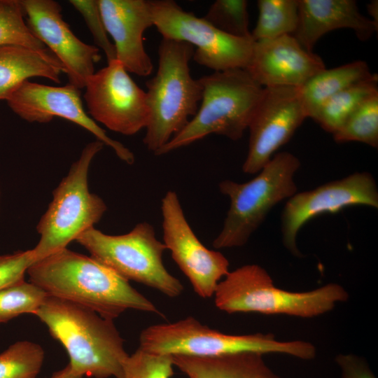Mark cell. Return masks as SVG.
I'll list each match as a JSON object with an SVG mask.
<instances>
[{"mask_svg":"<svg viewBox=\"0 0 378 378\" xmlns=\"http://www.w3.org/2000/svg\"><path fill=\"white\" fill-rule=\"evenodd\" d=\"M29 281L52 295L113 320L127 309L162 315L128 281L92 257L65 248L33 262Z\"/></svg>","mask_w":378,"mask_h":378,"instance_id":"1","label":"cell"},{"mask_svg":"<svg viewBox=\"0 0 378 378\" xmlns=\"http://www.w3.org/2000/svg\"><path fill=\"white\" fill-rule=\"evenodd\" d=\"M34 314L64 346L73 370L89 377L124 378L129 355L113 320L48 295Z\"/></svg>","mask_w":378,"mask_h":378,"instance_id":"2","label":"cell"},{"mask_svg":"<svg viewBox=\"0 0 378 378\" xmlns=\"http://www.w3.org/2000/svg\"><path fill=\"white\" fill-rule=\"evenodd\" d=\"M194 48L189 43L162 38L158 67L146 82L150 111L144 144L155 154L181 131L197 113L202 99L199 79L190 74Z\"/></svg>","mask_w":378,"mask_h":378,"instance_id":"3","label":"cell"},{"mask_svg":"<svg viewBox=\"0 0 378 378\" xmlns=\"http://www.w3.org/2000/svg\"><path fill=\"white\" fill-rule=\"evenodd\" d=\"M216 307L228 314L255 312L312 318L331 311L349 298L338 284L330 283L305 292L275 286L268 272L258 265H246L229 272L214 293Z\"/></svg>","mask_w":378,"mask_h":378,"instance_id":"4","label":"cell"},{"mask_svg":"<svg viewBox=\"0 0 378 378\" xmlns=\"http://www.w3.org/2000/svg\"><path fill=\"white\" fill-rule=\"evenodd\" d=\"M200 105L184 128L155 155H162L209 134L241 139L262 97L263 89L245 69H232L204 76Z\"/></svg>","mask_w":378,"mask_h":378,"instance_id":"5","label":"cell"},{"mask_svg":"<svg viewBox=\"0 0 378 378\" xmlns=\"http://www.w3.org/2000/svg\"><path fill=\"white\" fill-rule=\"evenodd\" d=\"M139 349L159 355L214 357L239 353L282 354L302 360L315 358L316 347L302 340L279 341L270 333L228 335L188 316L150 326L139 336Z\"/></svg>","mask_w":378,"mask_h":378,"instance_id":"6","label":"cell"},{"mask_svg":"<svg viewBox=\"0 0 378 378\" xmlns=\"http://www.w3.org/2000/svg\"><path fill=\"white\" fill-rule=\"evenodd\" d=\"M300 167V161L295 155L281 152L248 182L221 181L219 190L229 197L230 204L213 246L220 249L245 245L269 211L297 193L294 176Z\"/></svg>","mask_w":378,"mask_h":378,"instance_id":"7","label":"cell"},{"mask_svg":"<svg viewBox=\"0 0 378 378\" xmlns=\"http://www.w3.org/2000/svg\"><path fill=\"white\" fill-rule=\"evenodd\" d=\"M104 146L97 139L88 144L53 191L52 200L36 225L40 239L31 249L35 261L66 248L94 227L106 212L104 200L88 187L90 164Z\"/></svg>","mask_w":378,"mask_h":378,"instance_id":"8","label":"cell"},{"mask_svg":"<svg viewBox=\"0 0 378 378\" xmlns=\"http://www.w3.org/2000/svg\"><path fill=\"white\" fill-rule=\"evenodd\" d=\"M76 241L91 257L128 281L151 287L169 298L178 297L183 290L181 282L164 267L162 257L167 248L148 222L139 223L120 235L106 234L92 227Z\"/></svg>","mask_w":378,"mask_h":378,"instance_id":"9","label":"cell"},{"mask_svg":"<svg viewBox=\"0 0 378 378\" xmlns=\"http://www.w3.org/2000/svg\"><path fill=\"white\" fill-rule=\"evenodd\" d=\"M148 1L153 26L162 38L195 46L192 59L198 64L214 71L246 69L252 53V39L226 34L203 18L184 10L174 1Z\"/></svg>","mask_w":378,"mask_h":378,"instance_id":"10","label":"cell"},{"mask_svg":"<svg viewBox=\"0 0 378 378\" xmlns=\"http://www.w3.org/2000/svg\"><path fill=\"white\" fill-rule=\"evenodd\" d=\"M85 88L83 98L95 122L127 136L146 127L150 115L146 93L116 59L91 75Z\"/></svg>","mask_w":378,"mask_h":378,"instance_id":"11","label":"cell"},{"mask_svg":"<svg viewBox=\"0 0 378 378\" xmlns=\"http://www.w3.org/2000/svg\"><path fill=\"white\" fill-rule=\"evenodd\" d=\"M163 243L172 258L201 298L214 296L218 284L229 272V261L219 251L204 246L192 230L175 191L161 200Z\"/></svg>","mask_w":378,"mask_h":378,"instance_id":"12","label":"cell"},{"mask_svg":"<svg viewBox=\"0 0 378 378\" xmlns=\"http://www.w3.org/2000/svg\"><path fill=\"white\" fill-rule=\"evenodd\" d=\"M307 118L300 88H264L248 127V150L243 172L258 173L274 152L288 143Z\"/></svg>","mask_w":378,"mask_h":378,"instance_id":"13","label":"cell"},{"mask_svg":"<svg viewBox=\"0 0 378 378\" xmlns=\"http://www.w3.org/2000/svg\"><path fill=\"white\" fill-rule=\"evenodd\" d=\"M378 208V189L374 177L366 172H355L289 198L281 215L284 246L295 256L302 254L297 246L300 228L312 218L325 213H336L351 206Z\"/></svg>","mask_w":378,"mask_h":378,"instance_id":"14","label":"cell"},{"mask_svg":"<svg viewBox=\"0 0 378 378\" xmlns=\"http://www.w3.org/2000/svg\"><path fill=\"white\" fill-rule=\"evenodd\" d=\"M80 92V89L69 83L57 87L28 80L6 101L16 115L29 122L45 123L59 117L77 124L92 134L97 140L111 148L122 161L133 164L135 158L132 152L120 141L109 137L86 113Z\"/></svg>","mask_w":378,"mask_h":378,"instance_id":"15","label":"cell"},{"mask_svg":"<svg viewBox=\"0 0 378 378\" xmlns=\"http://www.w3.org/2000/svg\"><path fill=\"white\" fill-rule=\"evenodd\" d=\"M31 33L59 61L69 83L84 88L101 59L99 49L80 41L63 20L62 7L52 0H20Z\"/></svg>","mask_w":378,"mask_h":378,"instance_id":"16","label":"cell"},{"mask_svg":"<svg viewBox=\"0 0 378 378\" xmlns=\"http://www.w3.org/2000/svg\"><path fill=\"white\" fill-rule=\"evenodd\" d=\"M326 69L322 59L304 49L293 35L254 41L246 67L262 88H300L310 78Z\"/></svg>","mask_w":378,"mask_h":378,"instance_id":"17","label":"cell"},{"mask_svg":"<svg viewBox=\"0 0 378 378\" xmlns=\"http://www.w3.org/2000/svg\"><path fill=\"white\" fill-rule=\"evenodd\" d=\"M102 19L113 40L116 59L127 72L149 76L152 60L145 50L144 34L153 26L149 1L146 0H99Z\"/></svg>","mask_w":378,"mask_h":378,"instance_id":"18","label":"cell"},{"mask_svg":"<svg viewBox=\"0 0 378 378\" xmlns=\"http://www.w3.org/2000/svg\"><path fill=\"white\" fill-rule=\"evenodd\" d=\"M298 14L293 36L310 52L322 36L335 29H353L361 41L377 31L378 25L359 12L354 0H298Z\"/></svg>","mask_w":378,"mask_h":378,"instance_id":"19","label":"cell"},{"mask_svg":"<svg viewBox=\"0 0 378 378\" xmlns=\"http://www.w3.org/2000/svg\"><path fill=\"white\" fill-rule=\"evenodd\" d=\"M171 356L174 366L188 378H281L266 364L263 355L258 353L214 357Z\"/></svg>","mask_w":378,"mask_h":378,"instance_id":"20","label":"cell"},{"mask_svg":"<svg viewBox=\"0 0 378 378\" xmlns=\"http://www.w3.org/2000/svg\"><path fill=\"white\" fill-rule=\"evenodd\" d=\"M63 67L51 57L21 46H0V100L6 99L30 78L41 77L60 83Z\"/></svg>","mask_w":378,"mask_h":378,"instance_id":"21","label":"cell"},{"mask_svg":"<svg viewBox=\"0 0 378 378\" xmlns=\"http://www.w3.org/2000/svg\"><path fill=\"white\" fill-rule=\"evenodd\" d=\"M374 74L363 60L318 72L300 88L308 117L312 118L322 104L335 94Z\"/></svg>","mask_w":378,"mask_h":378,"instance_id":"22","label":"cell"},{"mask_svg":"<svg viewBox=\"0 0 378 378\" xmlns=\"http://www.w3.org/2000/svg\"><path fill=\"white\" fill-rule=\"evenodd\" d=\"M378 76L355 84L335 94L312 118L325 131L333 134L366 99L378 94Z\"/></svg>","mask_w":378,"mask_h":378,"instance_id":"23","label":"cell"},{"mask_svg":"<svg viewBox=\"0 0 378 378\" xmlns=\"http://www.w3.org/2000/svg\"><path fill=\"white\" fill-rule=\"evenodd\" d=\"M258 18L251 32L253 41L293 35L298 24V0H259Z\"/></svg>","mask_w":378,"mask_h":378,"instance_id":"24","label":"cell"},{"mask_svg":"<svg viewBox=\"0 0 378 378\" xmlns=\"http://www.w3.org/2000/svg\"><path fill=\"white\" fill-rule=\"evenodd\" d=\"M0 46H24L56 57L30 31L20 0H0Z\"/></svg>","mask_w":378,"mask_h":378,"instance_id":"25","label":"cell"},{"mask_svg":"<svg viewBox=\"0 0 378 378\" xmlns=\"http://www.w3.org/2000/svg\"><path fill=\"white\" fill-rule=\"evenodd\" d=\"M337 143L358 141L378 146V94L363 102L332 134Z\"/></svg>","mask_w":378,"mask_h":378,"instance_id":"26","label":"cell"},{"mask_svg":"<svg viewBox=\"0 0 378 378\" xmlns=\"http://www.w3.org/2000/svg\"><path fill=\"white\" fill-rule=\"evenodd\" d=\"M43 359L39 344L18 341L0 354V378H36Z\"/></svg>","mask_w":378,"mask_h":378,"instance_id":"27","label":"cell"},{"mask_svg":"<svg viewBox=\"0 0 378 378\" xmlns=\"http://www.w3.org/2000/svg\"><path fill=\"white\" fill-rule=\"evenodd\" d=\"M203 18L226 34L252 39L248 29V1L246 0H216Z\"/></svg>","mask_w":378,"mask_h":378,"instance_id":"28","label":"cell"},{"mask_svg":"<svg viewBox=\"0 0 378 378\" xmlns=\"http://www.w3.org/2000/svg\"><path fill=\"white\" fill-rule=\"evenodd\" d=\"M48 294L24 280L0 290V323L24 314H34Z\"/></svg>","mask_w":378,"mask_h":378,"instance_id":"29","label":"cell"},{"mask_svg":"<svg viewBox=\"0 0 378 378\" xmlns=\"http://www.w3.org/2000/svg\"><path fill=\"white\" fill-rule=\"evenodd\" d=\"M173 367L171 356L154 354L138 348L127 359L124 378H171Z\"/></svg>","mask_w":378,"mask_h":378,"instance_id":"30","label":"cell"},{"mask_svg":"<svg viewBox=\"0 0 378 378\" xmlns=\"http://www.w3.org/2000/svg\"><path fill=\"white\" fill-rule=\"evenodd\" d=\"M69 3L83 18L99 49H102L107 62L116 59L115 50L105 27L99 0H70Z\"/></svg>","mask_w":378,"mask_h":378,"instance_id":"31","label":"cell"},{"mask_svg":"<svg viewBox=\"0 0 378 378\" xmlns=\"http://www.w3.org/2000/svg\"><path fill=\"white\" fill-rule=\"evenodd\" d=\"M32 250L0 255V290L24 280V274L34 262Z\"/></svg>","mask_w":378,"mask_h":378,"instance_id":"32","label":"cell"},{"mask_svg":"<svg viewBox=\"0 0 378 378\" xmlns=\"http://www.w3.org/2000/svg\"><path fill=\"white\" fill-rule=\"evenodd\" d=\"M341 378H377L363 358L355 354H339L335 358Z\"/></svg>","mask_w":378,"mask_h":378,"instance_id":"33","label":"cell"},{"mask_svg":"<svg viewBox=\"0 0 378 378\" xmlns=\"http://www.w3.org/2000/svg\"><path fill=\"white\" fill-rule=\"evenodd\" d=\"M83 376L71 369L69 364L63 369L55 372L50 378H83Z\"/></svg>","mask_w":378,"mask_h":378,"instance_id":"34","label":"cell"},{"mask_svg":"<svg viewBox=\"0 0 378 378\" xmlns=\"http://www.w3.org/2000/svg\"><path fill=\"white\" fill-rule=\"evenodd\" d=\"M367 9L372 18V20L378 25V1L377 0L372 1L368 4Z\"/></svg>","mask_w":378,"mask_h":378,"instance_id":"35","label":"cell"}]
</instances>
